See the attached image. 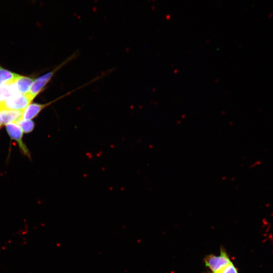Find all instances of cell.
<instances>
[{
    "label": "cell",
    "mask_w": 273,
    "mask_h": 273,
    "mask_svg": "<svg viewBox=\"0 0 273 273\" xmlns=\"http://www.w3.org/2000/svg\"><path fill=\"white\" fill-rule=\"evenodd\" d=\"M80 88L79 89H76V90L80 89ZM76 90H74L72 91H70L66 95L62 96L58 98V99H55V100L52 101L51 102L47 103L46 104H38V103H32L30 104L26 109H25L23 111V114L22 116V119H26V120H31L35 118L41 112L44 108L49 106L52 103H54L59 99L63 98L64 97L70 94L71 93L75 91Z\"/></svg>",
    "instance_id": "5b68a950"
},
{
    "label": "cell",
    "mask_w": 273,
    "mask_h": 273,
    "mask_svg": "<svg viewBox=\"0 0 273 273\" xmlns=\"http://www.w3.org/2000/svg\"><path fill=\"white\" fill-rule=\"evenodd\" d=\"M204 260L206 267L210 271L209 273H217L233 263L226 249L223 247H221L219 256L208 255Z\"/></svg>",
    "instance_id": "6da1fadb"
},
{
    "label": "cell",
    "mask_w": 273,
    "mask_h": 273,
    "mask_svg": "<svg viewBox=\"0 0 273 273\" xmlns=\"http://www.w3.org/2000/svg\"><path fill=\"white\" fill-rule=\"evenodd\" d=\"M34 81L32 78L18 75L15 83L19 93L28 94Z\"/></svg>",
    "instance_id": "52a82bcc"
},
{
    "label": "cell",
    "mask_w": 273,
    "mask_h": 273,
    "mask_svg": "<svg viewBox=\"0 0 273 273\" xmlns=\"http://www.w3.org/2000/svg\"><path fill=\"white\" fill-rule=\"evenodd\" d=\"M18 75L19 74L7 70L0 65V85L14 83Z\"/></svg>",
    "instance_id": "9c48e42d"
},
{
    "label": "cell",
    "mask_w": 273,
    "mask_h": 273,
    "mask_svg": "<svg viewBox=\"0 0 273 273\" xmlns=\"http://www.w3.org/2000/svg\"><path fill=\"white\" fill-rule=\"evenodd\" d=\"M2 125H3V124L2 123V121H1V119H0V129H1Z\"/></svg>",
    "instance_id": "7c38bea8"
},
{
    "label": "cell",
    "mask_w": 273,
    "mask_h": 273,
    "mask_svg": "<svg viewBox=\"0 0 273 273\" xmlns=\"http://www.w3.org/2000/svg\"><path fill=\"white\" fill-rule=\"evenodd\" d=\"M217 273H239V271L232 263Z\"/></svg>",
    "instance_id": "8fae6325"
},
{
    "label": "cell",
    "mask_w": 273,
    "mask_h": 273,
    "mask_svg": "<svg viewBox=\"0 0 273 273\" xmlns=\"http://www.w3.org/2000/svg\"><path fill=\"white\" fill-rule=\"evenodd\" d=\"M19 94L15 83L0 85V106L11 96Z\"/></svg>",
    "instance_id": "ba28073f"
},
{
    "label": "cell",
    "mask_w": 273,
    "mask_h": 273,
    "mask_svg": "<svg viewBox=\"0 0 273 273\" xmlns=\"http://www.w3.org/2000/svg\"><path fill=\"white\" fill-rule=\"evenodd\" d=\"M76 54L71 55L70 57L64 61L63 63H61L60 65L54 68V70L44 74V75L34 80L29 93L34 98L38 96L44 90L46 85L50 81H51L53 77L54 76V74L58 71V70L64 67L74 58H76Z\"/></svg>",
    "instance_id": "7a4b0ae2"
},
{
    "label": "cell",
    "mask_w": 273,
    "mask_h": 273,
    "mask_svg": "<svg viewBox=\"0 0 273 273\" xmlns=\"http://www.w3.org/2000/svg\"><path fill=\"white\" fill-rule=\"evenodd\" d=\"M34 98L29 94H17L11 96L0 106V110L9 109L24 110L32 102Z\"/></svg>",
    "instance_id": "3957f363"
},
{
    "label": "cell",
    "mask_w": 273,
    "mask_h": 273,
    "mask_svg": "<svg viewBox=\"0 0 273 273\" xmlns=\"http://www.w3.org/2000/svg\"><path fill=\"white\" fill-rule=\"evenodd\" d=\"M7 132L11 140L16 141L21 152L31 159V154L27 145L23 141V131L17 123H10L6 125Z\"/></svg>",
    "instance_id": "277c9868"
},
{
    "label": "cell",
    "mask_w": 273,
    "mask_h": 273,
    "mask_svg": "<svg viewBox=\"0 0 273 273\" xmlns=\"http://www.w3.org/2000/svg\"><path fill=\"white\" fill-rule=\"evenodd\" d=\"M23 111L9 109L0 110V119H1L3 125L5 126L10 123H16L22 118Z\"/></svg>",
    "instance_id": "8992f818"
},
{
    "label": "cell",
    "mask_w": 273,
    "mask_h": 273,
    "mask_svg": "<svg viewBox=\"0 0 273 273\" xmlns=\"http://www.w3.org/2000/svg\"><path fill=\"white\" fill-rule=\"evenodd\" d=\"M16 123L24 133H31L34 128V123L32 120H26L21 119Z\"/></svg>",
    "instance_id": "30bf717a"
}]
</instances>
